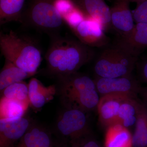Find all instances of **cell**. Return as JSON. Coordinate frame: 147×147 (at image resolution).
<instances>
[{
  "instance_id": "cell-27",
  "label": "cell",
  "mask_w": 147,
  "mask_h": 147,
  "mask_svg": "<svg viewBox=\"0 0 147 147\" xmlns=\"http://www.w3.org/2000/svg\"><path fill=\"white\" fill-rule=\"evenodd\" d=\"M129 2H134L137 3V4L146 1L147 0H128Z\"/></svg>"
},
{
  "instance_id": "cell-21",
  "label": "cell",
  "mask_w": 147,
  "mask_h": 147,
  "mask_svg": "<svg viewBox=\"0 0 147 147\" xmlns=\"http://www.w3.org/2000/svg\"><path fill=\"white\" fill-rule=\"evenodd\" d=\"M1 92L2 97L16 100L28 108L30 105L28 85L24 81L11 84Z\"/></svg>"
},
{
  "instance_id": "cell-10",
  "label": "cell",
  "mask_w": 147,
  "mask_h": 147,
  "mask_svg": "<svg viewBox=\"0 0 147 147\" xmlns=\"http://www.w3.org/2000/svg\"><path fill=\"white\" fill-rule=\"evenodd\" d=\"M129 3L128 0H116L110 9L111 27L118 33L120 38L127 36L135 26Z\"/></svg>"
},
{
  "instance_id": "cell-2",
  "label": "cell",
  "mask_w": 147,
  "mask_h": 147,
  "mask_svg": "<svg viewBox=\"0 0 147 147\" xmlns=\"http://www.w3.org/2000/svg\"><path fill=\"white\" fill-rule=\"evenodd\" d=\"M0 49L5 59L34 75L42 60L37 42L32 38L10 30L0 32Z\"/></svg>"
},
{
  "instance_id": "cell-20",
  "label": "cell",
  "mask_w": 147,
  "mask_h": 147,
  "mask_svg": "<svg viewBox=\"0 0 147 147\" xmlns=\"http://www.w3.org/2000/svg\"><path fill=\"white\" fill-rule=\"evenodd\" d=\"M132 147H147V103L141 101L135 129L132 134Z\"/></svg>"
},
{
  "instance_id": "cell-7",
  "label": "cell",
  "mask_w": 147,
  "mask_h": 147,
  "mask_svg": "<svg viewBox=\"0 0 147 147\" xmlns=\"http://www.w3.org/2000/svg\"><path fill=\"white\" fill-rule=\"evenodd\" d=\"M87 113L77 108H66L57 121L58 133L69 142L90 133Z\"/></svg>"
},
{
  "instance_id": "cell-6",
  "label": "cell",
  "mask_w": 147,
  "mask_h": 147,
  "mask_svg": "<svg viewBox=\"0 0 147 147\" xmlns=\"http://www.w3.org/2000/svg\"><path fill=\"white\" fill-rule=\"evenodd\" d=\"M65 24L77 39L89 47H103L109 43V38L100 23L82 12L71 13L65 19Z\"/></svg>"
},
{
  "instance_id": "cell-5",
  "label": "cell",
  "mask_w": 147,
  "mask_h": 147,
  "mask_svg": "<svg viewBox=\"0 0 147 147\" xmlns=\"http://www.w3.org/2000/svg\"><path fill=\"white\" fill-rule=\"evenodd\" d=\"M139 53L118 40L103 50L95 63L97 77L114 78L130 76L136 65Z\"/></svg>"
},
{
  "instance_id": "cell-8",
  "label": "cell",
  "mask_w": 147,
  "mask_h": 147,
  "mask_svg": "<svg viewBox=\"0 0 147 147\" xmlns=\"http://www.w3.org/2000/svg\"><path fill=\"white\" fill-rule=\"evenodd\" d=\"M94 80L100 96L107 94H121L137 97L142 87L131 75L114 78L96 76Z\"/></svg>"
},
{
  "instance_id": "cell-18",
  "label": "cell",
  "mask_w": 147,
  "mask_h": 147,
  "mask_svg": "<svg viewBox=\"0 0 147 147\" xmlns=\"http://www.w3.org/2000/svg\"><path fill=\"white\" fill-rule=\"evenodd\" d=\"M119 41L140 53L142 49L147 48V23H137L131 32Z\"/></svg>"
},
{
  "instance_id": "cell-26",
  "label": "cell",
  "mask_w": 147,
  "mask_h": 147,
  "mask_svg": "<svg viewBox=\"0 0 147 147\" xmlns=\"http://www.w3.org/2000/svg\"><path fill=\"white\" fill-rule=\"evenodd\" d=\"M139 94L144 98L145 102L147 103V86L141 87L139 91Z\"/></svg>"
},
{
  "instance_id": "cell-24",
  "label": "cell",
  "mask_w": 147,
  "mask_h": 147,
  "mask_svg": "<svg viewBox=\"0 0 147 147\" xmlns=\"http://www.w3.org/2000/svg\"><path fill=\"white\" fill-rule=\"evenodd\" d=\"M133 15L136 24L147 23V1L137 4Z\"/></svg>"
},
{
  "instance_id": "cell-23",
  "label": "cell",
  "mask_w": 147,
  "mask_h": 147,
  "mask_svg": "<svg viewBox=\"0 0 147 147\" xmlns=\"http://www.w3.org/2000/svg\"><path fill=\"white\" fill-rule=\"evenodd\" d=\"M69 142L70 147H103L91 133Z\"/></svg>"
},
{
  "instance_id": "cell-17",
  "label": "cell",
  "mask_w": 147,
  "mask_h": 147,
  "mask_svg": "<svg viewBox=\"0 0 147 147\" xmlns=\"http://www.w3.org/2000/svg\"><path fill=\"white\" fill-rule=\"evenodd\" d=\"M33 76L31 74L5 59L4 65L0 73V90L1 92L11 84L22 82Z\"/></svg>"
},
{
  "instance_id": "cell-22",
  "label": "cell",
  "mask_w": 147,
  "mask_h": 147,
  "mask_svg": "<svg viewBox=\"0 0 147 147\" xmlns=\"http://www.w3.org/2000/svg\"><path fill=\"white\" fill-rule=\"evenodd\" d=\"M28 108L16 100L1 97L0 102V117L1 119H5L23 117Z\"/></svg>"
},
{
  "instance_id": "cell-13",
  "label": "cell",
  "mask_w": 147,
  "mask_h": 147,
  "mask_svg": "<svg viewBox=\"0 0 147 147\" xmlns=\"http://www.w3.org/2000/svg\"><path fill=\"white\" fill-rule=\"evenodd\" d=\"M55 144L50 131L39 125L31 124L14 147H53Z\"/></svg>"
},
{
  "instance_id": "cell-25",
  "label": "cell",
  "mask_w": 147,
  "mask_h": 147,
  "mask_svg": "<svg viewBox=\"0 0 147 147\" xmlns=\"http://www.w3.org/2000/svg\"><path fill=\"white\" fill-rule=\"evenodd\" d=\"M139 73L141 79L147 83V59L142 62L139 65Z\"/></svg>"
},
{
  "instance_id": "cell-12",
  "label": "cell",
  "mask_w": 147,
  "mask_h": 147,
  "mask_svg": "<svg viewBox=\"0 0 147 147\" xmlns=\"http://www.w3.org/2000/svg\"><path fill=\"white\" fill-rule=\"evenodd\" d=\"M84 15L99 22L104 30L111 27L110 9L104 0H71Z\"/></svg>"
},
{
  "instance_id": "cell-15",
  "label": "cell",
  "mask_w": 147,
  "mask_h": 147,
  "mask_svg": "<svg viewBox=\"0 0 147 147\" xmlns=\"http://www.w3.org/2000/svg\"><path fill=\"white\" fill-rule=\"evenodd\" d=\"M104 147H132V134L120 123L114 124L106 128Z\"/></svg>"
},
{
  "instance_id": "cell-1",
  "label": "cell",
  "mask_w": 147,
  "mask_h": 147,
  "mask_svg": "<svg viewBox=\"0 0 147 147\" xmlns=\"http://www.w3.org/2000/svg\"><path fill=\"white\" fill-rule=\"evenodd\" d=\"M50 43L45 59V73L58 79L77 72L92 59L94 52L91 47L78 39L60 34L50 37Z\"/></svg>"
},
{
  "instance_id": "cell-19",
  "label": "cell",
  "mask_w": 147,
  "mask_h": 147,
  "mask_svg": "<svg viewBox=\"0 0 147 147\" xmlns=\"http://www.w3.org/2000/svg\"><path fill=\"white\" fill-rule=\"evenodd\" d=\"M26 0H0V25L11 21L20 23Z\"/></svg>"
},
{
  "instance_id": "cell-28",
  "label": "cell",
  "mask_w": 147,
  "mask_h": 147,
  "mask_svg": "<svg viewBox=\"0 0 147 147\" xmlns=\"http://www.w3.org/2000/svg\"><path fill=\"white\" fill-rule=\"evenodd\" d=\"M53 147H67V146L66 145H65V144H62L59 145L55 144V146Z\"/></svg>"
},
{
  "instance_id": "cell-11",
  "label": "cell",
  "mask_w": 147,
  "mask_h": 147,
  "mask_svg": "<svg viewBox=\"0 0 147 147\" xmlns=\"http://www.w3.org/2000/svg\"><path fill=\"white\" fill-rule=\"evenodd\" d=\"M129 97L133 96L121 94H107L100 96L97 110L99 121L102 125L107 128L118 123L121 105Z\"/></svg>"
},
{
  "instance_id": "cell-4",
  "label": "cell",
  "mask_w": 147,
  "mask_h": 147,
  "mask_svg": "<svg viewBox=\"0 0 147 147\" xmlns=\"http://www.w3.org/2000/svg\"><path fill=\"white\" fill-rule=\"evenodd\" d=\"M56 0H29L24 7L20 23L48 35L60 34L65 24L64 19L55 5Z\"/></svg>"
},
{
  "instance_id": "cell-14",
  "label": "cell",
  "mask_w": 147,
  "mask_h": 147,
  "mask_svg": "<svg viewBox=\"0 0 147 147\" xmlns=\"http://www.w3.org/2000/svg\"><path fill=\"white\" fill-rule=\"evenodd\" d=\"M28 85L30 105L37 109L42 108L46 103L53 100L56 94L55 85L45 87L36 78L31 79Z\"/></svg>"
},
{
  "instance_id": "cell-9",
  "label": "cell",
  "mask_w": 147,
  "mask_h": 147,
  "mask_svg": "<svg viewBox=\"0 0 147 147\" xmlns=\"http://www.w3.org/2000/svg\"><path fill=\"white\" fill-rule=\"evenodd\" d=\"M31 125L25 116L0 120V147H14Z\"/></svg>"
},
{
  "instance_id": "cell-16",
  "label": "cell",
  "mask_w": 147,
  "mask_h": 147,
  "mask_svg": "<svg viewBox=\"0 0 147 147\" xmlns=\"http://www.w3.org/2000/svg\"><path fill=\"white\" fill-rule=\"evenodd\" d=\"M141 102L137 97H129L125 99L120 108L118 123L128 129L135 126Z\"/></svg>"
},
{
  "instance_id": "cell-3",
  "label": "cell",
  "mask_w": 147,
  "mask_h": 147,
  "mask_svg": "<svg viewBox=\"0 0 147 147\" xmlns=\"http://www.w3.org/2000/svg\"><path fill=\"white\" fill-rule=\"evenodd\" d=\"M62 101L66 108L90 112L97 110L100 96L94 80L78 72L58 78Z\"/></svg>"
}]
</instances>
